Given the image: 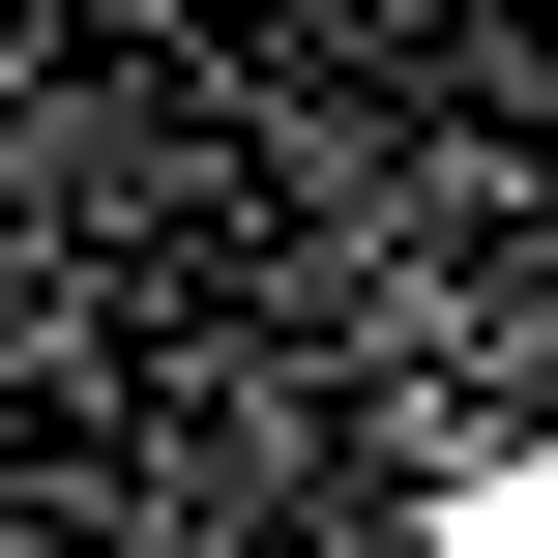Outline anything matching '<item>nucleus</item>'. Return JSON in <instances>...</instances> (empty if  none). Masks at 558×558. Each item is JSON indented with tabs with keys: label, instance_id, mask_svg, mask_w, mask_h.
I'll list each match as a JSON object with an SVG mask.
<instances>
[{
	"label": "nucleus",
	"instance_id": "1",
	"mask_svg": "<svg viewBox=\"0 0 558 558\" xmlns=\"http://www.w3.org/2000/svg\"><path fill=\"white\" fill-rule=\"evenodd\" d=\"M441 558H558V471H500V500H471V530H441Z\"/></svg>",
	"mask_w": 558,
	"mask_h": 558
}]
</instances>
